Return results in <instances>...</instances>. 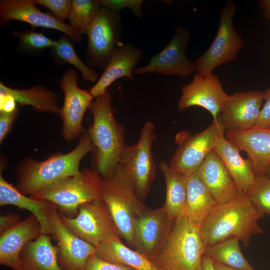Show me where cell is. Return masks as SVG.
I'll return each instance as SVG.
<instances>
[{"instance_id":"37","label":"cell","mask_w":270,"mask_h":270,"mask_svg":"<svg viewBox=\"0 0 270 270\" xmlns=\"http://www.w3.org/2000/svg\"><path fill=\"white\" fill-rule=\"evenodd\" d=\"M84 270H136L128 266L106 260L96 254L88 260Z\"/></svg>"},{"instance_id":"2","label":"cell","mask_w":270,"mask_h":270,"mask_svg":"<svg viewBox=\"0 0 270 270\" xmlns=\"http://www.w3.org/2000/svg\"><path fill=\"white\" fill-rule=\"evenodd\" d=\"M94 148L88 130H84L78 144L72 151L58 153L43 161L26 158L17 166V189L31 195L66 178L80 174V164L84 157L94 153Z\"/></svg>"},{"instance_id":"29","label":"cell","mask_w":270,"mask_h":270,"mask_svg":"<svg viewBox=\"0 0 270 270\" xmlns=\"http://www.w3.org/2000/svg\"><path fill=\"white\" fill-rule=\"evenodd\" d=\"M0 94L10 96L20 105L30 106L38 112L59 114L60 112L54 92L42 86L20 90L9 88L0 82Z\"/></svg>"},{"instance_id":"12","label":"cell","mask_w":270,"mask_h":270,"mask_svg":"<svg viewBox=\"0 0 270 270\" xmlns=\"http://www.w3.org/2000/svg\"><path fill=\"white\" fill-rule=\"evenodd\" d=\"M174 222L163 206L147 208L134 222L133 248L152 260L166 243Z\"/></svg>"},{"instance_id":"27","label":"cell","mask_w":270,"mask_h":270,"mask_svg":"<svg viewBox=\"0 0 270 270\" xmlns=\"http://www.w3.org/2000/svg\"><path fill=\"white\" fill-rule=\"evenodd\" d=\"M52 203L27 196L0 174V206L13 205L29 210L38 220L42 234H50L48 214Z\"/></svg>"},{"instance_id":"34","label":"cell","mask_w":270,"mask_h":270,"mask_svg":"<svg viewBox=\"0 0 270 270\" xmlns=\"http://www.w3.org/2000/svg\"><path fill=\"white\" fill-rule=\"evenodd\" d=\"M14 34L20 40L21 45L30 50H40L46 48H52L54 40L49 38L42 33L34 30H25L22 32H14Z\"/></svg>"},{"instance_id":"32","label":"cell","mask_w":270,"mask_h":270,"mask_svg":"<svg viewBox=\"0 0 270 270\" xmlns=\"http://www.w3.org/2000/svg\"><path fill=\"white\" fill-rule=\"evenodd\" d=\"M58 58L63 62L70 64L80 72L82 78L86 81L96 82L98 74L86 66L77 55L72 44L66 36H62L55 42L52 48Z\"/></svg>"},{"instance_id":"4","label":"cell","mask_w":270,"mask_h":270,"mask_svg":"<svg viewBox=\"0 0 270 270\" xmlns=\"http://www.w3.org/2000/svg\"><path fill=\"white\" fill-rule=\"evenodd\" d=\"M102 199L106 204L120 236L133 248V224L148 208L138 196L124 167L118 163L112 172L103 179Z\"/></svg>"},{"instance_id":"8","label":"cell","mask_w":270,"mask_h":270,"mask_svg":"<svg viewBox=\"0 0 270 270\" xmlns=\"http://www.w3.org/2000/svg\"><path fill=\"white\" fill-rule=\"evenodd\" d=\"M236 11L235 4L227 0L220 12V24L214 40L208 50L194 62L196 72L209 76L218 66L236 59L244 44L233 24Z\"/></svg>"},{"instance_id":"44","label":"cell","mask_w":270,"mask_h":270,"mask_svg":"<svg viewBox=\"0 0 270 270\" xmlns=\"http://www.w3.org/2000/svg\"><path fill=\"white\" fill-rule=\"evenodd\" d=\"M261 3L266 14L270 16V0H263Z\"/></svg>"},{"instance_id":"16","label":"cell","mask_w":270,"mask_h":270,"mask_svg":"<svg viewBox=\"0 0 270 270\" xmlns=\"http://www.w3.org/2000/svg\"><path fill=\"white\" fill-rule=\"evenodd\" d=\"M228 96L216 75L204 76L196 72L192 81L182 88L178 107L180 111L194 106L203 108L216 120Z\"/></svg>"},{"instance_id":"17","label":"cell","mask_w":270,"mask_h":270,"mask_svg":"<svg viewBox=\"0 0 270 270\" xmlns=\"http://www.w3.org/2000/svg\"><path fill=\"white\" fill-rule=\"evenodd\" d=\"M25 22L32 26L54 29L62 32L72 40L80 42L81 34L70 24L62 22L54 15L41 12L34 0H2L0 2V22L6 25L10 20Z\"/></svg>"},{"instance_id":"24","label":"cell","mask_w":270,"mask_h":270,"mask_svg":"<svg viewBox=\"0 0 270 270\" xmlns=\"http://www.w3.org/2000/svg\"><path fill=\"white\" fill-rule=\"evenodd\" d=\"M186 217L200 228L218 204L196 174L186 175Z\"/></svg>"},{"instance_id":"11","label":"cell","mask_w":270,"mask_h":270,"mask_svg":"<svg viewBox=\"0 0 270 270\" xmlns=\"http://www.w3.org/2000/svg\"><path fill=\"white\" fill-rule=\"evenodd\" d=\"M122 24L119 12L101 6L86 34L88 38V56L95 66H106L120 40Z\"/></svg>"},{"instance_id":"25","label":"cell","mask_w":270,"mask_h":270,"mask_svg":"<svg viewBox=\"0 0 270 270\" xmlns=\"http://www.w3.org/2000/svg\"><path fill=\"white\" fill-rule=\"evenodd\" d=\"M20 259L24 270H63L59 264L58 248L49 234H41L22 249Z\"/></svg>"},{"instance_id":"1","label":"cell","mask_w":270,"mask_h":270,"mask_svg":"<svg viewBox=\"0 0 270 270\" xmlns=\"http://www.w3.org/2000/svg\"><path fill=\"white\" fill-rule=\"evenodd\" d=\"M264 216L241 192L230 202L218 204L200 227V232L206 246L238 238L246 248L252 236L263 233L258 221Z\"/></svg>"},{"instance_id":"36","label":"cell","mask_w":270,"mask_h":270,"mask_svg":"<svg viewBox=\"0 0 270 270\" xmlns=\"http://www.w3.org/2000/svg\"><path fill=\"white\" fill-rule=\"evenodd\" d=\"M100 2L101 6L114 12H118L122 9L129 8L138 17L140 18L142 14V0H102Z\"/></svg>"},{"instance_id":"10","label":"cell","mask_w":270,"mask_h":270,"mask_svg":"<svg viewBox=\"0 0 270 270\" xmlns=\"http://www.w3.org/2000/svg\"><path fill=\"white\" fill-rule=\"evenodd\" d=\"M58 212L62 222L70 232L96 248L112 238L120 237L102 199L84 204L74 218H69Z\"/></svg>"},{"instance_id":"42","label":"cell","mask_w":270,"mask_h":270,"mask_svg":"<svg viewBox=\"0 0 270 270\" xmlns=\"http://www.w3.org/2000/svg\"><path fill=\"white\" fill-rule=\"evenodd\" d=\"M201 270H216L214 265L213 260L205 255H204L202 258Z\"/></svg>"},{"instance_id":"3","label":"cell","mask_w":270,"mask_h":270,"mask_svg":"<svg viewBox=\"0 0 270 270\" xmlns=\"http://www.w3.org/2000/svg\"><path fill=\"white\" fill-rule=\"evenodd\" d=\"M88 109L93 122L88 130L94 148L93 169L103 178L108 177L118 164L126 145L125 130L114 116L110 92L94 98Z\"/></svg>"},{"instance_id":"43","label":"cell","mask_w":270,"mask_h":270,"mask_svg":"<svg viewBox=\"0 0 270 270\" xmlns=\"http://www.w3.org/2000/svg\"><path fill=\"white\" fill-rule=\"evenodd\" d=\"M213 262L216 270H234L218 262L215 261H213Z\"/></svg>"},{"instance_id":"45","label":"cell","mask_w":270,"mask_h":270,"mask_svg":"<svg viewBox=\"0 0 270 270\" xmlns=\"http://www.w3.org/2000/svg\"><path fill=\"white\" fill-rule=\"evenodd\" d=\"M266 176L270 178V166L268 167L266 170Z\"/></svg>"},{"instance_id":"19","label":"cell","mask_w":270,"mask_h":270,"mask_svg":"<svg viewBox=\"0 0 270 270\" xmlns=\"http://www.w3.org/2000/svg\"><path fill=\"white\" fill-rule=\"evenodd\" d=\"M42 234L40 224L33 214L0 232V264L14 270H24L20 253L28 242Z\"/></svg>"},{"instance_id":"26","label":"cell","mask_w":270,"mask_h":270,"mask_svg":"<svg viewBox=\"0 0 270 270\" xmlns=\"http://www.w3.org/2000/svg\"><path fill=\"white\" fill-rule=\"evenodd\" d=\"M96 248V254L106 260L124 264L136 270H160L146 256L124 244L120 236L104 241Z\"/></svg>"},{"instance_id":"23","label":"cell","mask_w":270,"mask_h":270,"mask_svg":"<svg viewBox=\"0 0 270 270\" xmlns=\"http://www.w3.org/2000/svg\"><path fill=\"white\" fill-rule=\"evenodd\" d=\"M214 150L222 160L240 191L246 194L256 181V175L250 159H244L240 150L222 136Z\"/></svg>"},{"instance_id":"15","label":"cell","mask_w":270,"mask_h":270,"mask_svg":"<svg viewBox=\"0 0 270 270\" xmlns=\"http://www.w3.org/2000/svg\"><path fill=\"white\" fill-rule=\"evenodd\" d=\"M190 38L188 30L178 27L168 45L153 56L146 66L136 68L133 74L154 73L165 76H188L195 72L194 63L185 53Z\"/></svg>"},{"instance_id":"14","label":"cell","mask_w":270,"mask_h":270,"mask_svg":"<svg viewBox=\"0 0 270 270\" xmlns=\"http://www.w3.org/2000/svg\"><path fill=\"white\" fill-rule=\"evenodd\" d=\"M57 206L52 204L48 214L51 234L58 242V258L63 270H84L88 259L96 248L75 236L62 222Z\"/></svg>"},{"instance_id":"28","label":"cell","mask_w":270,"mask_h":270,"mask_svg":"<svg viewBox=\"0 0 270 270\" xmlns=\"http://www.w3.org/2000/svg\"><path fill=\"white\" fill-rule=\"evenodd\" d=\"M159 167L166 183V199L163 207L170 218L176 221L186 216V175L173 170L164 161L160 162Z\"/></svg>"},{"instance_id":"35","label":"cell","mask_w":270,"mask_h":270,"mask_svg":"<svg viewBox=\"0 0 270 270\" xmlns=\"http://www.w3.org/2000/svg\"><path fill=\"white\" fill-rule=\"evenodd\" d=\"M36 4L42 5L49 9L54 17L62 22L68 18L72 0H34Z\"/></svg>"},{"instance_id":"5","label":"cell","mask_w":270,"mask_h":270,"mask_svg":"<svg viewBox=\"0 0 270 270\" xmlns=\"http://www.w3.org/2000/svg\"><path fill=\"white\" fill-rule=\"evenodd\" d=\"M206 247L199 228L185 216L174 221L166 243L151 260L160 270H201Z\"/></svg>"},{"instance_id":"30","label":"cell","mask_w":270,"mask_h":270,"mask_svg":"<svg viewBox=\"0 0 270 270\" xmlns=\"http://www.w3.org/2000/svg\"><path fill=\"white\" fill-rule=\"evenodd\" d=\"M240 241L231 238L208 246L204 255L235 270H254L242 254Z\"/></svg>"},{"instance_id":"20","label":"cell","mask_w":270,"mask_h":270,"mask_svg":"<svg viewBox=\"0 0 270 270\" xmlns=\"http://www.w3.org/2000/svg\"><path fill=\"white\" fill-rule=\"evenodd\" d=\"M224 136L240 150L247 153L257 177L266 175L270 166V128L254 127L241 132L226 130Z\"/></svg>"},{"instance_id":"9","label":"cell","mask_w":270,"mask_h":270,"mask_svg":"<svg viewBox=\"0 0 270 270\" xmlns=\"http://www.w3.org/2000/svg\"><path fill=\"white\" fill-rule=\"evenodd\" d=\"M156 137L154 124L146 122L137 142L133 145H126L119 160L118 163L125 168L142 202L150 192L156 176V165L152 147Z\"/></svg>"},{"instance_id":"39","label":"cell","mask_w":270,"mask_h":270,"mask_svg":"<svg viewBox=\"0 0 270 270\" xmlns=\"http://www.w3.org/2000/svg\"><path fill=\"white\" fill-rule=\"evenodd\" d=\"M264 103L255 127L270 128V88L263 93Z\"/></svg>"},{"instance_id":"13","label":"cell","mask_w":270,"mask_h":270,"mask_svg":"<svg viewBox=\"0 0 270 270\" xmlns=\"http://www.w3.org/2000/svg\"><path fill=\"white\" fill-rule=\"evenodd\" d=\"M78 79L76 71L70 69L64 74L60 82L64 98L59 114L62 122V136L67 142L82 134L84 116L94 98L90 90L78 88Z\"/></svg>"},{"instance_id":"33","label":"cell","mask_w":270,"mask_h":270,"mask_svg":"<svg viewBox=\"0 0 270 270\" xmlns=\"http://www.w3.org/2000/svg\"><path fill=\"white\" fill-rule=\"evenodd\" d=\"M245 194L258 211L270 216V178L266 175L257 177Z\"/></svg>"},{"instance_id":"40","label":"cell","mask_w":270,"mask_h":270,"mask_svg":"<svg viewBox=\"0 0 270 270\" xmlns=\"http://www.w3.org/2000/svg\"><path fill=\"white\" fill-rule=\"evenodd\" d=\"M18 214L7 212L0 216V232L11 228L20 221Z\"/></svg>"},{"instance_id":"6","label":"cell","mask_w":270,"mask_h":270,"mask_svg":"<svg viewBox=\"0 0 270 270\" xmlns=\"http://www.w3.org/2000/svg\"><path fill=\"white\" fill-rule=\"evenodd\" d=\"M103 178L94 169L81 170L80 174L58 182L30 195L32 198L48 201L69 218L78 214L84 203L102 199Z\"/></svg>"},{"instance_id":"21","label":"cell","mask_w":270,"mask_h":270,"mask_svg":"<svg viewBox=\"0 0 270 270\" xmlns=\"http://www.w3.org/2000/svg\"><path fill=\"white\" fill-rule=\"evenodd\" d=\"M196 174L218 204L230 202L241 193L224 164L214 150Z\"/></svg>"},{"instance_id":"46","label":"cell","mask_w":270,"mask_h":270,"mask_svg":"<svg viewBox=\"0 0 270 270\" xmlns=\"http://www.w3.org/2000/svg\"></svg>"},{"instance_id":"7","label":"cell","mask_w":270,"mask_h":270,"mask_svg":"<svg viewBox=\"0 0 270 270\" xmlns=\"http://www.w3.org/2000/svg\"><path fill=\"white\" fill-rule=\"evenodd\" d=\"M226 130V126L218 117L200 132H179L174 137L178 147L168 163L170 168L185 175L196 174Z\"/></svg>"},{"instance_id":"38","label":"cell","mask_w":270,"mask_h":270,"mask_svg":"<svg viewBox=\"0 0 270 270\" xmlns=\"http://www.w3.org/2000/svg\"><path fill=\"white\" fill-rule=\"evenodd\" d=\"M18 108L10 112L0 111V143L2 144L10 132L18 116Z\"/></svg>"},{"instance_id":"18","label":"cell","mask_w":270,"mask_h":270,"mask_svg":"<svg viewBox=\"0 0 270 270\" xmlns=\"http://www.w3.org/2000/svg\"><path fill=\"white\" fill-rule=\"evenodd\" d=\"M263 93L248 90L229 95L218 116L226 130L241 132L255 127L264 100Z\"/></svg>"},{"instance_id":"41","label":"cell","mask_w":270,"mask_h":270,"mask_svg":"<svg viewBox=\"0 0 270 270\" xmlns=\"http://www.w3.org/2000/svg\"><path fill=\"white\" fill-rule=\"evenodd\" d=\"M0 111L10 112L17 108L16 102L10 96L0 94Z\"/></svg>"},{"instance_id":"31","label":"cell","mask_w":270,"mask_h":270,"mask_svg":"<svg viewBox=\"0 0 270 270\" xmlns=\"http://www.w3.org/2000/svg\"><path fill=\"white\" fill-rule=\"evenodd\" d=\"M100 7V0H72L68 16L70 25L80 34H86Z\"/></svg>"},{"instance_id":"22","label":"cell","mask_w":270,"mask_h":270,"mask_svg":"<svg viewBox=\"0 0 270 270\" xmlns=\"http://www.w3.org/2000/svg\"><path fill=\"white\" fill-rule=\"evenodd\" d=\"M143 56L142 50L131 43L122 44L112 52L105 70L90 92L94 98L104 94L108 88L122 77L133 78L136 66Z\"/></svg>"}]
</instances>
